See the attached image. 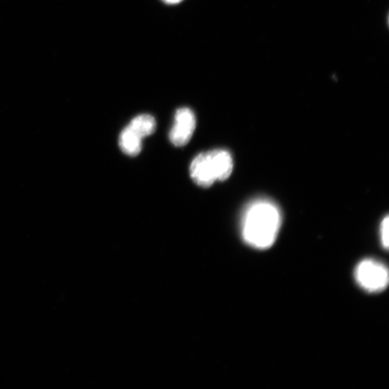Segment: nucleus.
<instances>
[{"label": "nucleus", "mask_w": 389, "mask_h": 389, "mask_svg": "<svg viewBox=\"0 0 389 389\" xmlns=\"http://www.w3.org/2000/svg\"><path fill=\"white\" fill-rule=\"evenodd\" d=\"M281 224L279 208L270 200H257L246 209L242 235L248 245L258 250H266L276 241Z\"/></svg>", "instance_id": "1"}, {"label": "nucleus", "mask_w": 389, "mask_h": 389, "mask_svg": "<svg viewBox=\"0 0 389 389\" xmlns=\"http://www.w3.org/2000/svg\"><path fill=\"white\" fill-rule=\"evenodd\" d=\"M233 167V159L228 151L215 149L195 158L190 167V174L198 186L208 188L217 181H226L230 177Z\"/></svg>", "instance_id": "2"}, {"label": "nucleus", "mask_w": 389, "mask_h": 389, "mask_svg": "<svg viewBox=\"0 0 389 389\" xmlns=\"http://www.w3.org/2000/svg\"><path fill=\"white\" fill-rule=\"evenodd\" d=\"M355 278L357 284L369 293L383 291L389 280L387 267L373 259L364 260L357 265Z\"/></svg>", "instance_id": "3"}, {"label": "nucleus", "mask_w": 389, "mask_h": 389, "mask_svg": "<svg viewBox=\"0 0 389 389\" xmlns=\"http://www.w3.org/2000/svg\"><path fill=\"white\" fill-rule=\"evenodd\" d=\"M196 126L194 113L189 108L176 111L174 124L170 133V139L176 146H184L191 139Z\"/></svg>", "instance_id": "4"}, {"label": "nucleus", "mask_w": 389, "mask_h": 389, "mask_svg": "<svg viewBox=\"0 0 389 389\" xmlns=\"http://www.w3.org/2000/svg\"><path fill=\"white\" fill-rule=\"evenodd\" d=\"M142 139L128 126L119 136V146L126 155L132 157L138 155L141 151Z\"/></svg>", "instance_id": "5"}, {"label": "nucleus", "mask_w": 389, "mask_h": 389, "mask_svg": "<svg viewBox=\"0 0 389 389\" xmlns=\"http://www.w3.org/2000/svg\"><path fill=\"white\" fill-rule=\"evenodd\" d=\"M157 123L153 116L142 114L134 117L128 127L141 139L153 134Z\"/></svg>", "instance_id": "6"}, {"label": "nucleus", "mask_w": 389, "mask_h": 389, "mask_svg": "<svg viewBox=\"0 0 389 389\" xmlns=\"http://www.w3.org/2000/svg\"><path fill=\"white\" fill-rule=\"evenodd\" d=\"M380 238L381 245L385 250L389 246V220L388 216H386L382 221L380 227Z\"/></svg>", "instance_id": "7"}, {"label": "nucleus", "mask_w": 389, "mask_h": 389, "mask_svg": "<svg viewBox=\"0 0 389 389\" xmlns=\"http://www.w3.org/2000/svg\"><path fill=\"white\" fill-rule=\"evenodd\" d=\"M162 1L169 5H176L178 4H181V2L184 1V0H162Z\"/></svg>", "instance_id": "8"}]
</instances>
